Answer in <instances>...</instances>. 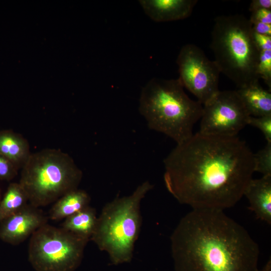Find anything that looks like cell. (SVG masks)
I'll return each mask as SVG.
<instances>
[{"mask_svg": "<svg viewBox=\"0 0 271 271\" xmlns=\"http://www.w3.org/2000/svg\"><path fill=\"white\" fill-rule=\"evenodd\" d=\"M145 13L154 21L166 22L185 19L192 14L197 0H140Z\"/></svg>", "mask_w": 271, "mask_h": 271, "instance_id": "obj_11", "label": "cell"}, {"mask_svg": "<svg viewBox=\"0 0 271 271\" xmlns=\"http://www.w3.org/2000/svg\"><path fill=\"white\" fill-rule=\"evenodd\" d=\"M153 186L146 181L130 195L108 202L97 217L90 240L118 264L131 261L142 225L141 203Z\"/></svg>", "mask_w": 271, "mask_h": 271, "instance_id": "obj_5", "label": "cell"}, {"mask_svg": "<svg viewBox=\"0 0 271 271\" xmlns=\"http://www.w3.org/2000/svg\"><path fill=\"white\" fill-rule=\"evenodd\" d=\"M89 240L46 223L30 236L29 261L36 271H75Z\"/></svg>", "mask_w": 271, "mask_h": 271, "instance_id": "obj_7", "label": "cell"}, {"mask_svg": "<svg viewBox=\"0 0 271 271\" xmlns=\"http://www.w3.org/2000/svg\"><path fill=\"white\" fill-rule=\"evenodd\" d=\"M254 172L263 176H271V143H267L265 147L254 154Z\"/></svg>", "mask_w": 271, "mask_h": 271, "instance_id": "obj_18", "label": "cell"}, {"mask_svg": "<svg viewBox=\"0 0 271 271\" xmlns=\"http://www.w3.org/2000/svg\"><path fill=\"white\" fill-rule=\"evenodd\" d=\"M47 221L39 208L29 203L0 223V239L6 243L18 245L47 223Z\"/></svg>", "mask_w": 271, "mask_h": 271, "instance_id": "obj_10", "label": "cell"}, {"mask_svg": "<svg viewBox=\"0 0 271 271\" xmlns=\"http://www.w3.org/2000/svg\"><path fill=\"white\" fill-rule=\"evenodd\" d=\"M256 218L271 224V176L252 179L243 193Z\"/></svg>", "mask_w": 271, "mask_h": 271, "instance_id": "obj_12", "label": "cell"}, {"mask_svg": "<svg viewBox=\"0 0 271 271\" xmlns=\"http://www.w3.org/2000/svg\"><path fill=\"white\" fill-rule=\"evenodd\" d=\"M261 9L271 10V1L253 0L250 3L249 7V11L251 13Z\"/></svg>", "mask_w": 271, "mask_h": 271, "instance_id": "obj_25", "label": "cell"}, {"mask_svg": "<svg viewBox=\"0 0 271 271\" xmlns=\"http://www.w3.org/2000/svg\"><path fill=\"white\" fill-rule=\"evenodd\" d=\"M249 116L271 115V93L263 89L258 81L236 90Z\"/></svg>", "mask_w": 271, "mask_h": 271, "instance_id": "obj_13", "label": "cell"}, {"mask_svg": "<svg viewBox=\"0 0 271 271\" xmlns=\"http://www.w3.org/2000/svg\"><path fill=\"white\" fill-rule=\"evenodd\" d=\"M249 20L250 22H258L271 24V10L261 9L251 12Z\"/></svg>", "mask_w": 271, "mask_h": 271, "instance_id": "obj_23", "label": "cell"}, {"mask_svg": "<svg viewBox=\"0 0 271 271\" xmlns=\"http://www.w3.org/2000/svg\"><path fill=\"white\" fill-rule=\"evenodd\" d=\"M0 154L20 170L31 153L28 141L22 134L3 129L0 130Z\"/></svg>", "mask_w": 271, "mask_h": 271, "instance_id": "obj_14", "label": "cell"}, {"mask_svg": "<svg viewBox=\"0 0 271 271\" xmlns=\"http://www.w3.org/2000/svg\"><path fill=\"white\" fill-rule=\"evenodd\" d=\"M2 191H1V189H0V201L2 199Z\"/></svg>", "mask_w": 271, "mask_h": 271, "instance_id": "obj_27", "label": "cell"}, {"mask_svg": "<svg viewBox=\"0 0 271 271\" xmlns=\"http://www.w3.org/2000/svg\"><path fill=\"white\" fill-rule=\"evenodd\" d=\"M164 164L168 191L192 209L233 207L254 172V154L244 141L199 132L177 144Z\"/></svg>", "mask_w": 271, "mask_h": 271, "instance_id": "obj_1", "label": "cell"}, {"mask_svg": "<svg viewBox=\"0 0 271 271\" xmlns=\"http://www.w3.org/2000/svg\"><path fill=\"white\" fill-rule=\"evenodd\" d=\"M82 177V171L69 154L48 148L31 153L21 169L19 183L29 203L39 208L78 189Z\"/></svg>", "mask_w": 271, "mask_h": 271, "instance_id": "obj_6", "label": "cell"}, {"mask_svg": "<svg viewBox=\"0 0 271 271\" xmlns=\"http://www.w3.org/2000/svg\"><path fill=\"white\" fill-rule=\"evenodd\" d=\"M139 111L150 129L164 133L179 144L193 134L203 105L189 98L179 78H155L141 91Z\"/></svg>", "mask_w": 271, "mask_h": 271, "instance_id": "obj_3", "label": "cell"}, {"mask_svg": "<svg viewBox=\"0 0 271 271\" xmlns=\"http://www.w3.org/2000/svg\"><path fill=\"white\" fill-rule=\"evenodd\" d=\"M179 80L203 105L219 91L220 71L214 61L209 60L197 46H183L177 57Z\"/></svg>", "mask_w": 271, "mask_h": 271, "instance_id": "obj_8", "label": "cell"}, {"mask_svg": "<svg viewBox=\"0 0 271 271\" xmlns=\"http://www.w3.org/2000/svg\"><path fill=\"white\" fill-rule=\"evenodd\" d=\"M97 219L95 209L88 206L64 219L61 227L90 240L95 229Z\"/></svg>", "mask_w": 271, "mask_h": 271, "instance_id": "obj_16", "label": "cell"}, {"mask_svg": "<svg viewBox=\"0 0 271 271\" xmlns=\"http://www.w3.org/2000/svg\"><path fill=\"white\" fill-rule=\"evenodd\" d=\"M90 197L84 190L71 191L56 201L49 212L53 220L65 219L89 206Z\"/></svg>", "mask_w": 271, "mask_h": 271, "instance_id": "obj_15", "label": "cell"}, {"mask_svg": "<svg viewBox=\"0 0 271 271\" xmlns=\"http://www.w3.org/2000/svg\"><path fill=\"white\" fill-rule=\"evenodd\" d=\"M214 62L220 73L238 88L258 81L256 66L259 51L252 38L249 19L240 14L217 17L211 32Z\"/></svg>", "mask_w": 271, "mask_h": 271, "instance_id": "obj_4", "label": "cell"}, {"mask_svg": "<svg viewBox=\"0 0 271 271\" xmlns=\"http://www.w3.org/2000/svg\"><path fill=\"white\" fill-rule=\"evenodd\" d=\"M256 73L271 90V50L259 52Z\"/></svg>", "mask_w": 271, "mask_h": 271, "instance_id": "obj_19", "label": "cell"}, {"mask_svg": "<svg viewBox=\"0 0 271 271\" xmlns=\"http://www.w3.org/2000/svg\"><path fill=\"white\" fill-rule=\"evenodd\" d=\"M19 169L0 154V180L10 181L17 175Z\"/></svg>", "mask_w": 271, "mask_h": 271, "instance_id": "obj_21", "label": "cell"}, {"mask_svg": "<svg viewBox=\"0 0 271 271\" xmlns=\"http://www.w3.org/2000/svg\"><path fill=\"white\" fill-rule=\"evenodd\" d=\"M175 271H257L259 250L224 210L192 209L171 237Z\"/></svg>", "mask_w": 271, "mask_h": 271, "instance_id": "obj_2", "label": "cell"}, {"mask_svg": "<svg viewBox=\"0 0 271 271\" xmlns=\"http://www.w3.org/2000/svg\"><path fill=\"white\" fill-rule=\"evenodd\" d=\"M247 124L258 128L262 132L267 143H271V115L260 117L249 116Z\"/></svg>", "mask_w": 271, "mask_h": 271, "instance_id": "obj_20", "label": "cell"}, {"mask_svg": "<svg viewBox=\"0 0 271 271\" xmlns=\"http://www.w3.org/2000/svg\"><path fill=\"white\" fill-rule=\"evenodd\" d=\"M27 195L20 184L11 183L0 201V223L27 205Z\"/></svg>", "mask_w": 271, "mask_h": 271, "instance_id": "obj_17", "label": "cell"}, {"mask_svg": "<svg viewBox=\"0 0 271 271\" xmlns=\"http://www.w3.org/2000/svg\"><path fill=\"white\" fill-rule=\"evenodd\" d=\"M249 115L236 90L219 91L203 105L201 133L236 137L247 124Z\"/></svg>", "mask_w": 271, "mask_h": 271, "instance_id": "obj_9", "label": "cell"}, {"mask_svg": "<svg viewBox=\"0 0 271 271\" xmlns=\"http://www.w3.org/2000/svg\"><path fill=\"white\" fill-rule=\"evenodd\" d=\"M250 23L252 32L259 34L271 36V24L258 22Z\"/></svg>", "mask_w": 271, "mask_h": 271, "instance_id": "obj_24", "label": "cell"}, {"mask_svg": "<svg viewBox=\"0 0 271 271\" xmlns=\"http://www.w3.org/2000/svg\"><path fill=\"white\" fill-rule=\"evenodd\" d=\"M254 42L259 51L271 50V36L252 32Z\"/></svg>", "mask_w": 271, "mask_h": 271, "instance_id": "obj_22", "label": "cell"}, {"mask_svg": "<svg viewBox=\"0 0 271 271\" xmlns=\"http://www.w3.org/2000/svg\"><path fill=\"white\" fill-rule=\"evenodd\" d=\"M257 271H271V260H268L264 267L260 270L257 269Z\"/></svg>", "mask_w": 271, "mask_h": 271, "instance_id": "obj_26", "label": "cell"}]
</instances>
